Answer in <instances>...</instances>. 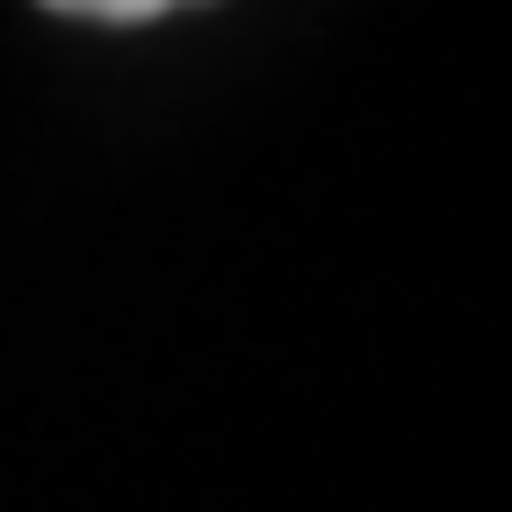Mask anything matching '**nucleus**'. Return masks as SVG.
I'll return each instance as SVG.
<instances>
[{
    "mask_svg": "<svg viewBox=\"0 0 512 512\" xmlns=\"http://www.w3.org/2000/svg\"><path fill=\"white\" fill-rule=\"evenodd\" d=\"M63 18H108V27H135V18H162V9H189V0H45Z\"/></svg>",
    "mask_w": 512,
    "mask_h": 512,
    "instance_id": "nucleus-1",
    "label": "nucleus"
}]
</instances>
